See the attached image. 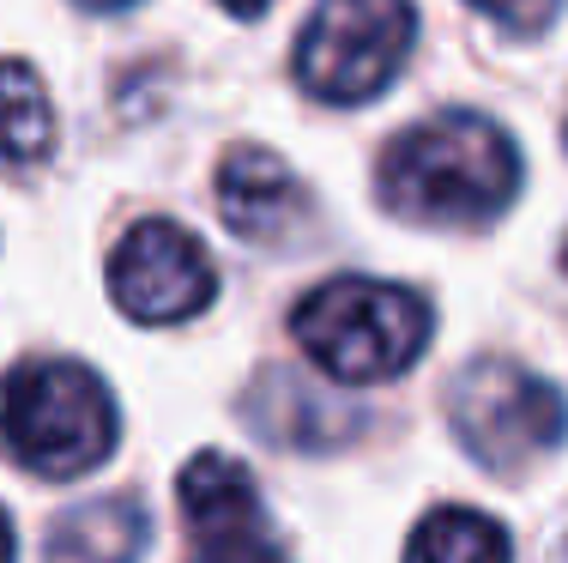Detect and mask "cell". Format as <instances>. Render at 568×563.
I'll return each mask as SVG.
<instances>
[{"label": "cell", "mask_w": 568, "mask_h": 563, "mask_svg": "<svg viewBox=\"0 0 568 563\" xmlns=\"http://www.w3.org/2000/svg\"><path fill=\"white\" fill-rule=\"evenodd\" d=\"M375 188H382V207L394 219L471 231V224H490L514 207L520 152H514V140L490 115L442 110L387 140Z\"/></svg>", "instance_id": "cell-1"}, {"label": "cell", "mask_w": 568, "mask_h": 563, "mask_svg": "<svg viewBox=\"0 0 568 563\" xmlns=\"http://www.w3.org/2000/svg\"><path fill=\"white\" fill-rule=\"evenodd\" d=\"M115 400L73 358H31L0 382V442L37 479H79L115 449Z\"/></svg>", "instance_id": "cell-2"}, {"label": "cell", "mask_w": 568, "mask_h": 563, "mask_svg": "<svg viewBox=\"0 0 568 563\" xmlns=\"http://www.w3.org/2000/svg\"><path fill=\"white\" fill-rule=\"evenodd\" d=\"M429 328H436L429 303L387 279H333L308 291L291 315V340L333 382H387L412 370L429 345Z\"/></svg>", "instance_id": "cell-3"}, {"label": "cell", "mask_w": 568, "mask_h": 563, "mask_svg": "<svg viewBox=\"0 0 568 563\" xmlns=\"http://www.w3.org/2000/svg\"><path fill=\"white\" fill-rule=\"evenodd\" d=\"M448 419L459 449L490 473H520L568 442V400L557 382L532 375L514 358H478L454 375Z\"/></svg>", "instance_id": "cell-4"}, {"label": "cell", "mask_w": 568, "mask_h": 563, "mask_svg": "<svg viewBox=\"0 0 568 563\" xmlns=\"http://www.w3.org/2000/svg\"><path fill=\"white\" fill-rule=\"evenodd\" d=\"M412 43V0H321L296 37V79L321 103H369L399 79Z\"/></svg>", "instance_id": "cell-5"}, {"label": "cell", "mask_w": 568, "mask_h": 563, "mask_svg": "<svg viewBox=\"0 0 568 563\" xmlns=\"http://www.w3.org/2000/svg\"><path fill=\"white\" fill-rule=\"evenodd\" d=\"M212 291H219V273H212L206 243L170 219H140L110 254V298L121 303V315L145 328L200 315Z\"/></svg>", "instance_id": "cell-6"}, {"label": "cell", "mask_w": 568, "mask_h": 563, "mask_svg": "<svg viewBox=\"0 0 568 563\" xmlns=\"http://www.w3.org/2000/svg\"><path fill=\"white\" fill-rule=\"evenodd\" d=\"M219 212L230 231L248 237V243H278L284 231L303 224L308 188L266 145H236L219 164Z\"/></svg>", "instance_id": "cell-7"}, {"label": "cell", "mask_w": 568, "mask_h": 563, "mask_svg": "<svg viewBox=\"0 0 568 563\" xmlns=\"http://www.w3.org/2000/svg\"><path fill=\"white\" fill-rule=\"evenodd\" d=\"M248 424L266 442H278V449L321 454V449H339L345 436H357L363 412L345 406L339 394H327V388H315L296 370H266L261 382L248 388Z\"/></svg>", "instance_id": "cell-8"}, {"label": "cell", "mask_w": 568, "mask_h": 563, "mask_svg": "<svg viewBox=\"0 0 568 563\" xmlns=\"http://www.w3.org/2000/svg\"><path fill=\"white\" fill-rule=\"evenodd\" d=\"M182 521L194 540H219V533H261L266 527V503L261 485L242 461H230L219 449H200L182 466Z\"/></svg>", "instance_id": "cell-9"}, {"label": "cell", "mask_w": 568, "mask_h": 563, "mask_svg": "<svg viewBox=\"0 0 568 563\" xmlns=\"http://www.w3.org/2000/svg\"><path fill=\"white\" fill-rule=\"evenodd\" d=\"M145 533H152V521H145L140 497H128V491L91 497L49 527L43 563H140Z\"/></svg>", "instance_id": "cell-10"}, {"label": "cell", "mask_w": 568, "mask_h": 563, "mask_svg": "<svg viewBox=\"0 0 568 563\" xmlns=\"http://www.w3.org/2000/svg\"><path fill=\"white\" fill-rule=\"evenodd\" d=\"M55 152V110L24 61H0V177L43 164Z\"/></svg>", "instance_id": "cell-11"}, {"label": "cell", "mask_w": 568, "mask_h": 563, "mask_svg": "<svg viewBox=\"0 0 568 563\" xmlns=\"http://www.w3.org/2000/svg\"><path fill=\"white\" fill-rule=\"evenodd\" d=\"M405 563H514V552H508V533L490 515L448 503L417 521L412 545H405Z\"/></svg>", "instance_id": "cell-12"}, {"label": "cell", "mask_w": 568, "mask_h": 563, "mask_svg": "<svg viewBox=\"0 0 568 563\" xmlns=\"http://www.w3.org/2000/svg\"><path fill=\"white\" fill-rule=\"evenodd\" d=\"M200 552L194 563H284V552L273 545V527L261 533H219V540H194Z\"/></svg>", "instance_id": "cell-13"}, {"label": "cell", "mask_w": 568, "mask_h": 563, "mask_svg": "<svg viewBox=\"0 0 568 563\" xmlns=\"http://www.w3.org/2000/svg\"><path fill=\"white\" fill-rule=\"evenodd\" d=\"M478 12H490L503 31H545L550 12H557V0H471Z\"/></svg>", "instance_id": "cell-14"}, {"label": "cell", "mask_w": 568, "mask_h": 563, "mask_svg": "<svg viewBox=\"0 0 568 563\" xmlns=\"http://www.w3.org/2000/svg\"><path fill=\"white\" fill-rule=\"evenodd\" d=\"M219 7H230V12H242V19H261L273 0H219Z\"/></svg>", "instance_id": "cell-15"}, {"label": "cell", "mask_w": 568, "mask_h": 563, "mask_svg": "<svg viewBox=\"0 0 568 563\" xmlns=\"http://www.w3.org/2000/svg\"><path fill=\"white\" fill-rule=\"evenodd\" d=\"M79 7H85V12H128L133 0H79Z\"/></svg>", "instance_id": "cell-16"}, {"label": "cell", "mask_w": 568, "mask_h": 563, "mask_svg": "<svg viewBox=\"0 0 568 563\" xmlns=\"http://www.w3.org/2000/svg\"><path fill=\"white\" fill-rule=\"evenodd\" d=\"M0 563H12V521H7V509H0Z\"/></svg>", "instance_id": "cell-17"}, {"label": "cell", "mask_w": 568, "mask_h": 563, "mask_svg": "<svg viewBox=\"0 0 568 563\" xmlns=\"http://www.w3.org/2000/svg\"><path fill=\"white\" fill-rule=\"evenodd\" d=\"M562 267H568V254H562Z\"/></svg>", "instance_id": "cell-18"}]
</instances>
